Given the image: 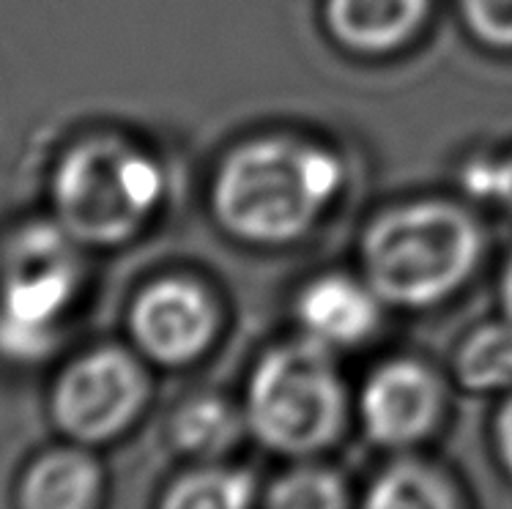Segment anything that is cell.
Here are the masks:
<instances>
[{
    "instance_id": "cell-1",
    "label": "cell",
    "mask_w": 512,
    "mask_h": 509,
    "mask_svg": "<svg viewBox=\"0 0 512 509\" xmlns=\"http://www.w3.org/2000/svg\"><path fill=\"white\" fill-rule=\"evenodd\" d=\"M343 189L332 151L299 137H258L222 159L211 203L222 228L250 244L302 239Z\"/></svg>"
},
{
    "instance_id": "cell-2",
    "label": "cell",
    "mask_w": 512,
    "mask_h": 509,
    "mask_svg": "<svg viewBox=\"0 0 512 509\" xmlns=\"http://www.w3.org/2000/svg\"><path fill=\"white\" fill-rule=\"evenodd\" d=\"M165 170L118 132L74 137L55 156L47 214L85 250H115L137 239L165 200Z\"/></svg>"
},
{
    "instance_id": "cell-3",
    "label": "cell",
    "mask_w": 512,
    "mask_h": 509,
    "mask_svg": "<svg viewBox=\"0 0 512 509\" xmlns=\"http://www.w3.org/2000/svg\"><path fill=\"white\" fill-rule=\"evenodd\" d=\"M88 288V250L50 214L0 233V359L20 367L58 354Z\"/></svg>"
},
{
    "instance_id": "cell-4",
    "label": "cell",
    "mask_w": 512,
    "mask_h": 509,
    "mask_svg": "<svg viewBox=\"0 0 512 509\" xmlns=\"http://www.w3.org/2000/svg\"><path fill=\"white\" fill-rule=\"evenodd\" d=\"M480 247V228L463 208L444 200H417L392 208L370 225L362 260L381 302L428 307L469 280Z\"/></svg>"
},
{
    "instance_id": "cell-5",
    "label": "cell",
    "mask_w": 512,
    "mask_h": 509,
    "mask_svg": "<svg viewBox=\"0 0 512 509\" xmlns=\"http://www.w3.org/2000/svg\"><path fill=\"white\" fill-rule=\"evenodd\" d=\"M247 425L285 455L329 447L345 419V386L329 348L307 337L263 356L247 386Z\"/></svg>"
},
{
    "instance_id": "cell-6",
    "label": "cell",
    "mask_w": 512,
    "mask_h": 509,
    "mask_svg": "<svg viewBox=\"0 0 512 509\" xmlns=\"http://www.w3.org/2000/svg\"><path fill=\"white\" fill-rule=\"evenodd\" d=\"M148 400L146 359L135 348L105 343L69 356L55 370L44 411L58 438L102 449L135 425Z\"/></svg>"
},
{
    "instance_id": "cell-7",
    "label": "cell",
    "mask_w": 512,
    "mask_h": 509,
    "mask_svg": "<svg viewBox=\"0 0 512 509\" xmlns=\"http://www.w3.org/2000/svg\"><path fill=\"white\" fill-rule=\"evenodd\" d=\"M126 332L146 362L181 367L206 354L217 332V307L195 280L162 277L137 291L126 312Z\"/></svg>"
},
{
    "instance_id": "cell-8",
    "label": "cell",
    "mask_w": 512,
    "mask_h": 509,
    "mask_svg": "<svg viewBox=\"0 0 512 509\" xmlns=\"http://www.w3.org/2000/svg\"><path fill=\"white\" fill-rule=\"evenodd\" d=\"M441 384L425 364L411 359L378 367L362 392V422L381 447L417 444L436 427L441 414Z\"/></svg>"
},
{
    "instance_id": "cell-9",
    "label": "cell",
    "mask_w": 512,
    "mask_h": 509,
    "mask_svg": "<svg viewBox=\"0 0 512 509\" xmlns=\"http://www.w3.org/2000/svg\"><path fill=\"white\" fill-rule=\"evenodd\" d=\"M107 474L96 449L58 438L39 449L14 482L20 509H94L102 504Z\"/></svg>"
},
{
    "instance_id": "cell-10",
    "label": "cell",
    "mask_w": 512,
    "mask_h": 509,
    "mask_svg": "<svg viewBox=\"0 0 512 509\" xmlns=\"http://www.w3.org/2000/svg\"><path fill=\"white\" fill-rule=\"evenodd\" d=\"M381 296L370 282H356L343 274H326L310 282L299 296V321L315 343L348 348L365 343L381 318Z\"/></svg>"
},
{
    "instance_id": "cell-11",
    "label": "cell",
    "mask_w": 512,
    "mask_h": 509,
    "mask_svg": "<svg viewBox=\"0 0 512 509\" xmlns=\"http://www.w3.org/2000/svg\"><path fill=\"white\" fill-rule=\"evenodd\" d=\"M428 0H329L326 20L337 42L356 52H389L411 39Z\"/></svg>"
},
{
    "instance_id": "cell-12",
    "label": "cell",
    "mask_w": 512,
    "mask_h": 509,
    "mask_svg": "<svg viewBox=\"0 0 512 509\" xmlns=\"http://www.w3.org/2000/svg\"><path fill=\"white\" fill-rule=\"evenodd\" d=\"M247 425L225 397L195 395L187 397L170 419V438L181 452L195 458H220L239 444Z\"/></svg>"
},
{
    "instance_id": "cell-13",
    "label": "cell",
    "mask_w": 512,
    "mask_h": 509,
    "mask_svg": "<svg viewBox=\"0 0 512 509\" xmlns=\"http://www.w3.org/2000/svg\"><path fill=\"white\" fill-rule=\"evenodd\" d=\"M455 373L469 392H496L512 386L510 323H488L474 329L460 345Z\"/></svg>"
},
{
    "instance_id": "cell-14",
    "label": "cell",
    "mask_w": 512,
    "mask_h": 509,
    "mask_svg": "<svg viewBox=\"0 0 512 509\" xmlns=\"http://www.w3.org/2000/svg\"><path fill=\"white\" fill-rule=\"evenodd\" d=\"M367 504L381 509H444L455 504V490L436 468L408 460V463H395L392 468H387L373 482Z\"/></svg>"
},
{
    "instance_id": "cell-15",
    "label": "cell",
    "mask_w": 512,
    "mask_h": 509,
    "mask_svg": "<svg viewBox=\"0 0 512 509\" xmlns=\"http://www.w3.org/2000/svg\"><path fill=\"white\" fill-rule=\"evenodd\" d=\"M255 496L250 474L236 468H200L176 479L162 504L170 509H241Z\"/></svg>"
},
{
    "instance_id": "cell-16",
    "label": "cell",
    "mask_w": 512,
    "mask_h": 509,
    "mask_svg": "<svg viewBox=\"0 0 512 509\" xmlns=\"http://www.w3.org/2000/svg\"><path fill=\"white\" fill-rule=\"evenodd\" d=\"M345 482L329 468H293L280 479H274L266 493V504L280 509H332L343 507Z\"/></svg>"
},
{
    "instance_id": "cell-17",
    "label": "cell",
    "mask_w": 512,
    "mask_h": 509,
    "mask_svg": "<svg viewBox=\"0 0 512 509\" xmlns=\"http://www.w3.org/2000/svg\"><path fill=\"white\" fill-rule=\"evenodd\" d=\"M471 33L491 47H512V0H460Z\"/></svg>"
},
{
    "instance_id": "cell-18",
    "label": "cell",
    "mask_w": 512,
    "mask_h": 509,
    "mask_svg": "<svg viewBox=\"0 0 512 509\" xmlns=\"http://www.w3.org/2000/svg\"><path fill=\"white\" fill-rule=\"evenodd\" d=\"M463 187L474 198L496 200L512 214V154L504 156L502 162H488V159L471 162L463 173Z\"/></svg>"
},
{
    "instance_id": "cell-19",
    "label": "cell",
    "mask_w": 512,
    "mask_h": 509,
    "mask_svg": "<svg viewBox=\"0 0 512 509\" xmlns=\"http://www.w3.org/2000/svg\"><path fill=\"white\" fill-rule=\"evenodd\" d=\"M496 438H499V452H502L504 466L512 474V397L504 403L499 422H496Z\"/></svg>"
},
{
    "instance_id": "cell-20",
    "label": "cell",
    "mask_w": 512,
    "mask_h": 509,
    "mask_svg": "<svg viewBox=\"0 0 512 509\" xmlns=\"http://www.w3.org/2000/svg\"><path fill=\"white\" fill-rule=\"evenodd\" d=\"M502 310H504V321L512 326V260L507 263L502 277Z\"/></svg>"
}]
</instances>
